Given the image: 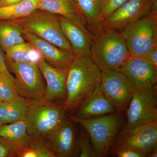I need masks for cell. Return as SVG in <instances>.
<instances>
[{
    "label": "cell",
    "mask_w": 157,
    "mask_h": 157,
    "mask_svg": "<svg viewBox=\"0 0 157 157\" xmlns=\"http://www.w3.org/2000/svg\"><path fill=\"white\" fill-rule=\"evenodd\" d=\"M101 75V70L90 56H76L66 73V110L81 105L100 85Z\"/></svg>",
    "instance_id": "obj_1"
},
{
    "label": "cell",
    "mask_w": 157,
    "mask_h": 157,
    "mask_svg": "<svg viewBox=\"0 0 157 157\" xmlns=\"http://www.w3.org/2000/svg\"><path fill=\"white\" fill-rule=\"evenodd\" d=\"M90 56L103 71H118L131 56L121 31L103 29L93 36Z\"/></svg>",
    "instance_id": "obj_2"
},
{
    "label": "cell",
    "mask_w": 157,
    "mask_h": 157,
    "mask_svg": "<svg viewBox=\"0 0 157 157\" xmlns=\"http://www.w3.org/2000/svg\"><path fill=\"white\" fill-rule=\"evenodd\" d=\"M64 105L43 100L30 101L25 121L34 141L45 142L67 119Z\"/></svg>",
    "instance_id": "obj_3"
},
{
    "label": "cell",
    "mask_w": 157,
    "mask_h": 157,
    "mask_svg": "<svg viewBox=\"0 0 157 157\" xmlns=\"http://www.w3.org/2000/svg\"><path fill=\"white\" fill-rule=\"evenodd\" d=\"M87 132L98 157L107 155L119 132L122 124L120 114L115 112L99 117L79 119L72 117Z\"/></svg>",
    "instance_id": "obj_4"
},
{
    "label": "cell",
    "mask_w": 157,
    "mask_h": 157,
    "mask_svg": "<svg viewBox=\"0 0 157 157\" xmlns=\"http://www.w3.org/2000/svg\"><path fill=\"white\" fill-rule=\"evenodd\" d=\"M121 32L131 56L143 58L157 48V12L131 22Z\"/></svg>",
    "instance_id": "obj_5"
},
{
    "label": "cell",
    "mask_w": 157,
    "mask_h": 157,
    "mask_svg": "<svg viewBox=\"0 0 157 157\" xmlns=\"http://www.w3.org/2000/svg\"><path fill=\"white\" fill-rule=\"evenodd\" d=\"M13 21L25 30L62 49L73 53L71 45L62 30L57 15L37 9L26 17Z\"/></svg>",
    "instance_id": "obj_6"
},
{
    "label": "cell",
    "mask_w": 157,
    "mask_h": 157,
    "mask_svg": "<svg viewBox=\"0 0 157 157\" xmlns=\"http://www.w3.org/2000/svg\"><path fill=\"white\" fill-rule=\"evenodd\" d=\"M10 72L14 75V86L19 96L29 101L44 98L46 91L45 79L37 64L15 63L6 60Z\"/></svg>",
    "instance_id": "obj_7"
},
{
    "label": "cell",
    "mask_w": 157,
    "mask_h": 157,
    "mask_svg": "<svg viewBox=\"0 0 157 157\" xmlns=\"http://www.w3.org/2000/svg\"><path fill=\"white\" fill-rule=\"evenodd\" d=\"M155 86L133 88L127 109L126 128H132L157 122Z\"/></svg>",
    "instance_id": "obj_8"
},
{
    "label": "cell",
    "mask_w": 157,
    "mask_h": 157,
    "mask_svg": "<svg viewBox=\"0 0 157 157\" xmlns=\"http://www.w3.org/2000/svg\"><path fill=\"white\" fill-rule=\"evenodd\" d=\"M153 12H157V0H128L103 21V28L121 31L129 24Z\"/></svg>",
    "instance_id": "obj_9"
},
{
    "label": "cell",
    "mask_w": 157,
    "mask_h": 157,
    "mask_svg": "<svg viewBox=\"0 0 157 157\" xmlns=\"http://www.w3.org/2000/svg\"><path fill=\"white\" fill-rule=\"evenodd\" d=\"M100 88L118 111L126 107L133 92V88L126 77L117 70L101 71Z\"/></svg>",
    "instance_id": "obj_10"
},
{
    "label": "cell",
    "mask_w": 157,
    "mask_h": 157,
    "mask_svg": "<svg viewBox=\"0 0 157 157\" xmlns=\"http://www.w3.org/2000/svg\"><path fill=\"white\" fill-rule=\"evenodd\" d=\"M117 149L132 147L147 154L157 146V122L124 129L115 139Z\"/></svg>",
    "instance_id": "obj_11"
},
{
    "label": "cell",
    "mask_w": 157,
    "mask_h": 157,
    "mask_svg": "<svg viewBox=\"0 0 157 157\" xmlns=\"http://www.w3.org/2000/svg\"><path fill=\"white\" fill-rule=\"evenodd\" d=\"M23 35L26 41L39 52L42 59L54 67L67 73L69 66L76 57L74 53L62 49L25 30Z\"/></svg>",
    "instance_id": "obj_12"
},
{
    "label": "cell",
    "mask_w": 157,
    "mask_h": 157,
    "mask_svg": "<svg viewBox=\"0 0 157 157\" xmlns=\"http://www.w3.org/2000/svg\"><path fill=\"white\" fill-rule=\"evenodd\" d=\"M126 77L132 88L155 86L157 67L137 57L131 56L118 70Z\"/></svg>",
    "instance_id": "obj_13"
},
{
    "label": "cell",
    "mask_w": 157,
    "mask_h": 157,
    "mask_svg": "<svg viewBox=\"0 0 157 157\" xmlns=\"http://www.w3.org/2000/svg\"><path fill=\"white\" fill-rule=\"evenodd\" d=\"M47 143L56 157L77 155V139L74 123L66 120L47 139Z\"/></svg>",
    "instance_id": "obj_14"
},
{
    "label": "cell",
    "mask_w": 157,
    "mask_h": 157,
    "mask_svg": "<svg viewBox=\"0 0 157 157\" xmlns=\"http://www.w3.org/2000/svg\"><path fill=\"white\" fill-rule=\"evenodd\" d=\"M58 17L62 30L74 54L77 56H90L93 36L86 28L85 25L60 16Z\"/></svg>",
    "instance_id": "obj_15"
},
{
    "label": "cell",
    "mask_w": 157,
    "mask_h": 157,
    "mask_svg": "<svg viewBox=\"0 0 157 157\" xmlns=\"http://www.w3.org/2000/svg\"><path fill=\"white\" fill-rule=\"evenodd\" d=\"M46 84L44 101L54 102L66 97V73L51 66L43 59L37 63Z\"/></svg>",
    "instance_id": "obj_16"
},
{
    "label": "cell",
    "mask_w": 157,
    "mask_h": 157,
    "mask_svg": "<svg viewBox=\"0 0 157 157\" xmlns=\"http://www.w3.org/2000/svg\"><path fill=\"white\" fill-rule=\"evenodd\" d=\"M75 117L89 119L116 112V108L101 92L98 86L92 94L81 104Z\"/></svg>",
    "instance_id": "obj_17"
},
{
    "label": "cell",
    "mask_w": 157,
    "mask_h": 157,
    "mask_svg": "<svg viewBox=\"0 0 157 157\" xmlns=\"http://www.w3.org/2000/svg\"><path fill=\"white\" fill-rule=\"evenodd\" d=\"M37 9L85 25L74 0H39Z\"/></svg>",
    "instance_id": "obj_18"
},
{
    "label": "cell",
    "mask_w": 157,
    "mask_h": 157,
    "mask_svg": "<svg viewBox=\"0 0 157 157\" xmlns=\"http://www.w3.org/2000/svg\"><path fill=\"white\" fill-rule=\"evenodd\" d=\"M79 13L90 30L95 35L103 29L102 3L100 0H74Z\"/></svg>",
    "instance_id": "obj_19"
},
{
    "label": "cell",
    "mask_w": 157,
    "mask_h": 157,
    "mask_svg": "<svg viewBox=\"0 0 157 157\" xmlns=\"http://www.w3.org/2000/svg\"><path fill=\"white\" fill-rule=\"evenodd\" d=\"M23 31L14 21L0 20V48L4 52L14 45L26 42Z\"/></svg>",
    "instance_id": "obj_20"
},
{
    "label": "cell",
    "mask_w": 157,
    "mask_h": 157,
    "mask_svg": "<svg viewBox=\"0 0 157 157\" xmlns=\"http://www.w3.org/2000/svg\"><path fill=\"white\" fill-rule=\"evenodd\" d=\"M30 101L22 97L9 102L0 101V119L6 123L25 120Z\"/></svg>",
    "instance_id": "obj_21"
},
{
    "label": "cell",
    "mask_w": 157,
    "mask_h": 157,
    "mask_svg": "<svg viewBox=\"0 0 157 157\" xmlns=\"http://www.w3.org/2000/svg\"><path fill=\"white\" fill-rule=\"evenodd\" d=\"M5 53L7 60L15 63L37 64L42 59L39 52L28 42L14 45Z\"/></svg>",
    "instance_id": "obj_22"
},
{
    "label": "cell",
    "mask_w": 157,
    "mask_h": 157,
    "mask_svg": "<svg viewBox=\"0 0 157 157\" xmlns=\"http://www.w3.org/2000/svg\"><path fill=\"white\" fill-rule=\"evenodd\" d=\"M0 137L25 146L33 141L28 133L25 120L4 124L0 127Z\"/></svg>",
    "instance_id": "obj_23"
},
{
    "label": "cell",
    "mask_w": 157,
    "mask_h": 157,
    "mask_svg": "<svg viewBox=\"0 0 157 157\" xmlns=\"http://www.w3.org/2000/svg\"><path fill=\"white\" fill-rule=\"evenodd\" d=\"M39 0H24L15 5L0 7V20L13 21L28 16L38 8Z\"/></svg>",
    "instance_id": "obj_24"
},
{
    "label": "cell",
    "mask_w": 157,
    "mask_h": 157,
    "mask_svg": "<svg viewBox=\"0 0 157 157\" xmlns=\"http://www.w3.org/2000/svg\"><path fill=\"white\" fill-rule=\"evenodd\" d=\"M18 157H56L48 143L33 142L25 147Z\"/></svg>",
    "instance_id": "obj_25"
},
{
    "label": "cell",
    "mask_w": 157,
    "mask_h": 157,
    "mask_svg": "<svg viewBox=\"0 0 157 157\" xmlns=\"http://www.w3.org/2000/svg\"><path fill=\"white\" fill-rule=\"evenodd\" d=\"M21 97L11 80L0 72V101L9 102Z\"/></svg>",
    "instance_id": "obj_26"
},
{
    "label": "cell",
    "mask_w": 157,
    "mask_h": 157,
    "mask_svg": "<svg viewBox=\"0 0 157 157\" xmlns=\"http://www.w3.org/2000/svg\"><path fill=\"white\" fill-rule=\"evenodd\" d=\"M77 155L80 157H95L97 156L91 143L87 132H81L77 140Z\"/></svg>",
    "instance_id": "obj_27"
},
{
    "label": "cell",
    "mask_w": 157,
    "mask_h": 157,
    "mask_svg": "<svg viewBox=\"0 0 157 157\" xmlns=\"http://www.w3.org/2000/svg\"><path fill=\"white\" fill-rule=\"evenodd\" d=\"M26 146L0 137V157H18Z\"/></svg>",
    "instance_id": "obj_28"
},
{
    "label": "cell",
    "mask_w": 157,
    "mask_h": 157,
    "mask_svg": "<svg viewBox=\"0 0 157 157\" xmlns=\"http://www.w3.org/2000/svg\"><path fill=\"white\" fill-rule=\"evenodd\" d=\"M128 1V0H107L102 4L101 8L102 21L109 14Z\"/></svg>",
    "instance_id": "obj_29"
},
{
    "label": "cell",
    "mask_w": 157,
    "mask_h": 157,
    "mask_svg": "<svg viewBox=\"0 0 157 157\" xmlns=\"http://www.w3.org/2000/svg\"><path fill=\"white\" fill-rule=\"evenodd\" d=\"M147 154L145 152L132 147L117 149V155L119 157H144Z\"/></svg>",
    "instance_id": "obj_30"
},
{
    "label": "cell",
    "mask_w": 157,
    "mask_h": 157,
    "mask_svg": "<svg viewBox=\"0 0 157 157\" xmlns=\"http://www.w3.org/2000/svg\"><path fill=\"white\" fill-rule=\"evenodd\" d=\"M0 72L6 75L14 85V76L11 74L8 69L7 63H6V55L1 48H0Z\"/></svg>",
    "instance_id": "obj_31"
},
{
    "label": "cell",
    "mask_w": 157,
    "mask_h": 157,
    "mask_svg": "<svg viewBox=\"0 0 157 157\" xmlns=\"http://www.w3.org/2000/svg\"><path fill=\"white\" fill-rule=\"evenodd\" d=\"M143 59L153 66L157 67V48L152 50Z\"/></svg>",
    "instance_id": "obj_32"
},
{
    "label": "cell",
    "mask_w": 157,
    "mask_h": 157,
    "mask_svg": "<svg viewBox=\"0 0 157 157\" xmlns=\"http://www.w3.org/2000/svg\"><path fill=\"white\" fill-rule=\"evenodd\" d=\"M24 0H0V7L10 6L22 2Z\"/></svg>",
    "instance_id": "obj_33"
},
{
    "label": "cell",
    "mask_w": 157,
    "mask_h": 157,
    "mask_svg": "<svg viewBox=\"0 0 157 157\" xmlns=\"http://www.w3.org/2000/svg\"><path fill=\"white\" fill-rule=\"evenodd\" d=\"M150 156V157H157V148L155 149L152 151L151 153Z\"/></svg>",
    "instance_id": "obj_34"
},
{
    "label": "cell",
    "mask_w": 157,
    "mask_h": 157,
    "mask_svg": "<svg viewBox=\"0 0 157 157\" xmlns=\"http://www.w3.org/2000/svg\"><path fill=\"white\" fill-rule=\"evenodd\" d=\"M7 124L6 122H5V121L2 120L0 119V127L2 126V125L4 124Z\"/></svg>",
    "instance_id": "obj_35"
},
{
    "label": "cell",
    "mask_w": 157,
    "mask_h": 157,
    "mask_svg": "<svg viewBox=\"0 0 157 157\" xmlns=\"http://www.w3.org/2000/svg\"><path fill=\"white\" fill-rule=\"evenodd\" d=\"M100 1H101L102 4H103V3L105 2H106V1H107V0H100Z\"/></svg>",
    "instance_id": "obj_36"
}]
</instances>
